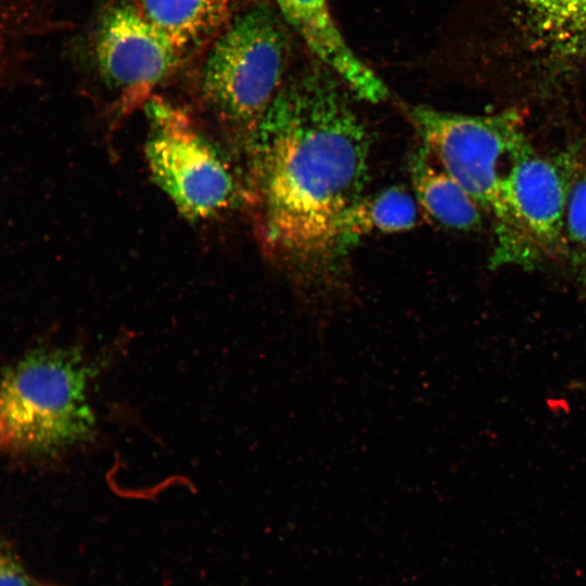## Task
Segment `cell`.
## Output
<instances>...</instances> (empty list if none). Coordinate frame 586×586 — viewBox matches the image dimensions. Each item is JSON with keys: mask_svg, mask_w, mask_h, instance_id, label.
<instances>
[{"mask_svg": "<svg viewBox=\"0 0 586 586\" xmlns=\"http://www.w3.org/2000/svg\"><path fill=\"white\" fill-rule=\"evenodd\" d=\"M411 178L418 204L434 221L462 231L481 226V207L422 146L412 157Z\"/></svg>", "mask_w": 586, "mask_h": 586, "instance_id": "obj_12", "label": "cell"}, {"mask_svg": "<svg viewBox=\"0 0 586 586\" xmlns=\"http://www.w3.org/2000/svg\"><path fill=\"white\" fill-rule=\"evenodd\" d=\"M52 0H0V92L30 78L36 43L51 27Z\"/></svg>", "mask_w": 586, "mask_h": 586, "instance_id": "obj_11", "label": "cell"}, {"mask_svg": "<svg viewBox=\"0 0 586 586\" xmlns=\"http://www.w3.org/2000/svg\"><path fill=\"white\" fill-rule=\"evenodd\" d=\"M572 153L564 213V247L577 282L586 290V145L572 148Z\"/></svg>", "mask_w": 586, "mask_h": 586, "instance_id": "obj_14", "label": "cell"}, {"mask_svg": "<svg viewBox=\"0 0 586 586\" xmlns=\"http://www.w3.org/2000/svg\"><path fill=\"white\" fill-rule=\"evenodd\" d=\"M418 220L415 199L403 188H387L374 195L364 196L348 213L342 234V246L347 253L360 239L373 232H402Z\"/></svg>", "mask_w": 586, "mask_h": 586, "instance_id": "obj_13", "label": "cell"}, {"mask_svg": "<svg viewBox=\"0 0 586 586\" xmlns=\"http://www.w3.org/2000/svg\"><path fill=\"white\" fill-rule=\"evenodd\" d=\"M0 586H31L18 558L0 542Z\"/></svg>", "mask_w": 586, "mask_h": 586, "instance_id": "obj_15", "label": "cell"}, {"mask_svg": "<svg viewBox=\"0 0 586 586\" xmlns=\"http://www.w3.org/2000/svg\"><path fill=\"white\" fill-rule=\"evenodd\" d=\"M92 58L124 113L145 104L184 54L133 3L111 7L92 37Z\"/></svg>", "mask_w": 586, "mask_h": 586, "instance_id": "obj_7", "label": "cell"}, {"mask_svg": "<svg viewBox=\"0 0 586 586\" xmlns=\"http://www.w3.org/2000/svg\"><path fill=\"white\" fill-rule=\"evenodd\" d=\"M260 0H135L139 12L183 54L213 39L241 11Z\"/></svg>", "mask_w": 586, "mask_h": 586, "instance_id": "obj_10", "label": "cell"}, {"mask_svg": "<svg viewBox=\"0 0 586 586\" xmlns=\"http://www.w3.org/2000/svg\"><path fill=\"white\" fill-rule=\"evenodd\" d=\"M91 361L74 347L31 352L0 371V450L54 457L89 441Z\"/></svg>", "mask_w": 586, "mask_h": 586, "instance_id": "obj_4", "label": "cell"}, {"mask_svg": "<svg viewBox=\"0 0 586 586\" xmlns=\"http://www.w3.org/2000/svg\"><path fill=\"white\" fill-rule=\"evenodd\" d=\"M145 106L152 125L146 158L162 190L189 218H205L227 207L234 192L232 176L189 115L157 97Z\"/></svg>", "mask_w": 586, "mask_h": 586, "instance_id": "obj_6", "label": "cell"}, {"mask_svg": "<svg viewBox=\"0 0 586 586\" xmlns=\"http://www.w3.org/2000/svg\"><path fill=\"white\" fill-rule=\"evenodd\" d=\"M475 68L525 98L545 99L586 78V0H474Z\"/></svg>", "mask_w": 586, "mask_h": 586, "instance_id": "obj_2", "label": "cell"}, {"mask_svg": "<svg viewBox=\"0 0 586 586\" xmlns=\"http://www.w3.org/2000/svg\"><path fill=\"white\" fill-rule=\"evenodd\" d=\"M355 100L311 55L285 79L251 137L259 237L310 285L333 280L346 256V217L369 180L370 136Z\"/></svg>", "mask_w": 586, "mask_h": 586, "instance_id": "obj_1", "label": "cell"}, {"mask_svg": "<svg viewBox=\"0 0 586 586\" xmlns=\"http://www.w3.org/2000/svg\"><path fill=\"white\" fill-rule=\"evenodd\" d=\"M572 157V148L545 155L528 144L506 177L505 202L534 262L565 255L564 213Z\"/></svg>", "mask_w": 586, "mask_h": 586, "instance_id": "obj_8", "label": "cell"}, {"mask_svg": "<svg viewBox=\"0 0 586 586\" xmlns=\"http://www.w3.org/2000/svg\"><path fill=\"white\" fill-rule=\"evenodd\" d=\"M406 113L421 146L492 216L493 265H532L504 198L506 177L530 144L524 131L525 111L512 106L491 115H468L412 105Z\"/></svg>", "mask_w": 586, "mask_h": 586, "instance_id": "obj_3", "label": "cell"}, {"mask_svg": "<svg viewBox=\"0 0 586 586\" xmlns=\"http://www.w3.org/2000/svg\"><path fill=\"white\" fill-rule=\"evenodd\" d=\"M280 15L303 40L310 54L330 68L357 100L378 104L388 98L379 75L348 46L329 0H275Z\"/></svg>", "mask_w": 586, "mask_h": 586, "instance_id": "obj_9", "label": "cell"}, {"mask_svg": "<svg viewBox=\"0 0 586 586\" xmlns=\"http://www.w3.org/2000/svg\"><path fill=\"white\" fill-rule=\"evenodd\" d=\"M290 27L260 0L237 14L213 39L201 94L215 115L251 139L285 81Z\"/></svg>", "mask_w": 586, "mask_h": 586, "instance_id": "obj_5", "label": "cell"}]
</instances>
